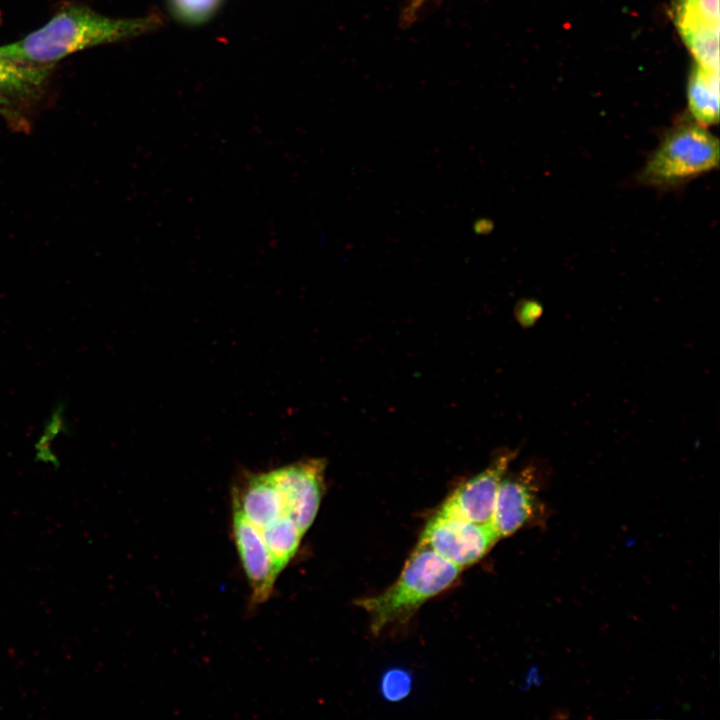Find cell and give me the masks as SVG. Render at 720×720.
Instances as JSON below:
<instances>
[{"instance_id":"obj_1","label":"cell","mask_w":720,"mask_h":720,"mask_svg":"<svg viewBox=\"0 0 720 720\" xmlns=\"http://www.w3.org/2000/svg\"><path fill=\"white\" fill-rule=\"evenodd\" d=\"M152 24V18H109L89 7L70 5L58 11L43 27L0 46V56L28 65L54 66L85 48L137 36Z\"/></svg>"},{"instance_id":"obj_2","label":"cell","mask_w":720,"mask_h":720,"mask_svg":"<svg viewBox=\"0 0 720 720\" xmlns=\"http://www.w3.org/2000/svg\"><path fill=\"white\" fill-rule=\"evenodd\" d=\"M718 166V138L696 121L681 119L664 132L635 180L658 192H674Z\"/></svg>"},{"instance_id":"obj_3","label":"cell","mask_w":720,"mask_h":720,"mask_svg":"<svg viewBox=\"0 0 720 720\" xmlns=\"http://www.w3.org/2000/svg\"><path fill=\"white\" fill-rule=\"evenodd\" d=\"M462 568L418 544L398 580L383 593L359 601L378 634L388 625L407 619L424 602L447 589Z\"/></svg>"},{"instance_id":"obj_4","label":"cell","mask_w":720,"mask_h":720,"mask_svg":"<svg viewBox=\"0 0 720 720\" xmlns=\"http://www.w3.org/2000/svg\"><path fill=\"white\" fill-rule=\"evenodd\" d=\"M498 539L490 524L473 523L439 509L418 544L463 569L480 560Z\"/></svg>"},{"instance_id":"obj_5","label":"cell","mask_w":720,"mask_h":720,"mask_svg":"<svg viewBox=\"0 0 720 720\" xmlns=\"http://www.w3.org/2000/svg\"><path fill=\"white\" fill-rule=\"evenodd\" d=\"M512 453H503L489 467L477 474L445 501L440 510L477 524H490L499 485Z\"/></svg>"},{"instance_id":"obj_6","label":"cell","mask_w":720,"mask_h":720,"mask_svg":"<svg viewBox=\"0 0 720 720\" xmlns=\"http://www.w3.org/2000/svg\"><path fill=\"white\" fill-rule=\"evenodd\" d=\"M53 66H35L0 56V114L16 125L37 102Z\"/></svg>"},{"instance_id":"obj_7","label":"cell","mask_w":720,"mask_h":720,"mask_svg":"<svg viewBox=\"0 0 720 720\" xmlns=\"http://www.w3.org/2000/svg\"><path fill=\"white\" fill-rule=\"evenodd\" d=\"M232 534L252 590V601L263 603L270 597L277 579L263 536L236 509H232Z\"/></svg>"},{"instance_id":"obj_8","label":"cell","mask_w":720,"mask_h":720,"mask_svg":"<svg viewBox=\"0 0 720 720\" xmlns=\"http://www.w3.org/2000/svg\"><path fill=\"white\" fill-rule=\"evenodd\" d=\"M536 490L534 471L528 468L517 475L503 477L491 520L498 538L513 534L530 519L536 505Z\"/></svg>"},{"instance_id":"obj_9","label":"cell","mask_w":720,"mask_h":720,"mask_svg":"<svg viewBox=\"0 0 720 720\" xmlns=\"http://www.w3.org/2000/svg\"><path fill=\"white\" fill-rule=\"evenodd\" d=\"M688 108L694 121L707 127L719 120V72L698 65L688 83Z\"/></svg>"},{"instance_id":"obj_10","label":"cell","mask_w":720,"mask_h":720,"mask_svg":"<svg viewBox=\"0 0 720 720\" xmlns=\"http://www.w3.org/2000/svg\"><path fill=\"white\" fill-rule=\"evenodd\" d=\"M260 532L267 547L274 573L278 577L296 554L304 534L287 516L280 517L261 529Z\"/></svg>"},{"instance_id":"obj_11","label":"cell","mask_w":720,"mask_h":720,"mask_svg":"<svg viewBox=\"0 0 720 720\" xmlns=\"http://www.w3.org/2000/svg\"><path fill=\"white\" fill-rule=\"evenodd\" d=\"M678 28L696 64L709 71L719 72V26L692 24Z\"/></svg>"},{"instance_id":"obj_12","label":"cell","mask_w":720,"mask_h":720,"mask_svg":"<svg viewBox=\"0 0 720 720\" xmlns=\"http://www.w3.org/2000/svg\"><path fill=\"white\" fill-rule=\"evenodd\" d=\"M719 0H680L676 12L677 26L705 24L719 26Z\"/></svg>"},{"instance_id":"obj_13","label":"cell","mask_w":720,"mask_h":720,"mask_svg":"<svg viewBox=\"0 0 720 720\" xmlns=\"http://www.w3.org/2000/svg\"><path fill=\"white\" fill-rule=\"evenodd\" d=\"M409 688L410 678L408 674L403 671H390L383 678V694L390 700L401 699L409 692Z\"/></svg>"},{"instance_id":"obj_14","label":"cell","mask_w":720,"mask_h":720,"mask_svg":"<svg viewBox=\"0 0 720 720\" xmlns=\"http://www.w3.org/2000/svg\"><path fill=\"white\" fill-rule=\"evenodd\" d=\"M487 224H488V221H486V220H482V219H481V220H478V221L475 222V224H474V230H475L477 233H485V232L488 231V228H487L488 226H487Z\"/></svg>"},{"instance_id":"obj_15","label":"cell","mask_w":720,"mask_h":720,"mask_svg":"<svg viewBox=\"0 0 720 720\" xmlns=\"http://www.w3.org/2000/svg\"><path fill=\"white\" fill-rule=\"evenodd\" d=\"M187 1H188V2H190V3H192V1H197V2H198V4L200 5V3H199V2H204V3H206V4H207V3H208L209 1H211V0H187Z\"/></svg>"}]
</instances>
